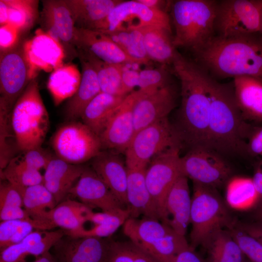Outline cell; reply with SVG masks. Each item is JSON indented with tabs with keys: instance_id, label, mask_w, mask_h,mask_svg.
Listing matches in <instances>:
<instances>
[{
	"instance_id": "cell-14",
	"label": "cell",
	"mask_w": 262,
	"mask_h": 262,
	"mask_svg": "<svg viewBox=\"0 0 262 262\" xmlns=\"http://www.w3.org/2000/svg\"><path fill=\"white\" fill-rule=\"evenodd\" d=\"M180 148L173 147L160 153L146 169L147 186L161 221L164 217L166 196L176 180L182 175L179 154Z\"/></svg>"
},
{
	"instance_id": "cell-37",
	"label": "cell",
	"mask_w": 262,
	"mask_h": 262,
	"mask_svg": "<svg viewBox=\"0 0 262 262\" xmlns=\"http://www.w3.org/2000/svg\"><path fill=\"white\" fill-rule=\"evenodd\" d=\"M226 185V201L232 209L248 210L259 203V194L252 178L232 176Z\"/></svg>"
},
{
	"instance_id": "cell-1",
	"label": "cell",
	"mask_w": 262,
	"mask_h": 262,
	"mask_svg": "<svg viewBox=\"0 0 262 262\" xmlns=\"http://www.w3.org/2000/svg\"><path fill=\"white\" fill-rule=\"evenodd\" d=\"M180 81L181 105L175 126L182 144L190 148L209 147L208 129L213 76L194 60L177 51L171 65Z\"/></svg>"
},
{
	"instance_id": "cell-28",
	"label": "cell",
	"mask_w": 262,
	"mask_h": 262,
	"mask_svg": "<svg viewBox=\"0 0 262 262\" xmlns=\"http://www.w3.org/2000/svg\"><path fill=\"white\" fill-rule=\"evenodd\" d=\"M78 53L82 66L81 81L78 90L70 98L65 109L66 116L71 120L81 118L87 105L101 92L95 69L81 53Z\"/></svg>"
},
{
	"instance_id": "cell-25",
	"label": "cell",
	"mask_w": 262,
	"mask_h": 262,
	"mask_svg": "<svg viewBox=\"0 0 262 262\" xmlns=\"http://www.w3.org/2000/svg\"><path fill=\"white\" fill-rule=\"evenodd\" d=\"M63 236L60 229L33 231L20 242L0 251V262H25L28 255L37 258L49 251Z\"/></svg>"
},
{
	"instance_id": "cell-44",
	"label": "cell",
	"mask_w": 262,
	"mask_h": 262,
	"mask_svg": "<svg viewBox=\"0 0 262 262\" xmlns=\"http://www.w3.org/2000/svg\"><path fill=\"white\" fill-rule=\"evenodd\" d=\"M34 229L29 222L21 220L1 221L0 250L22 241Z\"/></svg>"
},
{
	"instance_id": "cell-41",
	"label": "cell",
	"mask_w": 262,
	"mask_h": 262,
	"mask_svg": "<svg viewBox=\"0 0 262 262\" xmlns=\"http://www.w3.org/2000/svg\"><path fill=\"white\" fill-rule=\"evenodd\" d=\"M108 262H158L130 240H112Z\"/></svg>"
},
{
	"instance_id": "cell-59",
	"label": "cell",
	"mask_w": 262,
	"mask_h": 262,
	"mask_svg": "<svg viewBox=\"0 0 262 262\" xmlns=\"http://www.w3.org/2000/svg\"><path fill=\"white\" fill-rule=\"evenodd\" d=\"M245 262H251V261H250V260H248V261H247V260H246Z\"/></svg>"
},
{
	"instance_id": "cell-32",
	"label": "cell",
	"mask_w": 262,
	"mask_h": 262,
	"mask_svg": "<svg viewBox=\"0 0 262 262\" xmlns=\"http://www.w3.org/2000/svg\"><path fill=\"white\" fill-rule=\"evenodd\" d=\"M22 196L23 207L33 221L35 229H50L47 222L48 214L57 205L53 195L44 184L26 188Z\"/></svg>"
},
{
	"instance_id": "cell-38",
	"label": "cell",
	"mask_w": 262,
	"mask_h": 262,
	"mask_svg": "<svg viewBox=\"0 0 262 262\" xmlns=\"http://www.w3.org/2000/svg\"><path fill=\"white\" fill-rule=\"evenodd\" d=\"M206 262H245V255L229 229L216 232L204 248Z\"/></svg>"
},
{
	"instance_id": "cell-6",
	"label": "cell",
	"mask_w": 262,
	"mask_h": 262,
	"mask_svg": "<svg viewBox=\"0 0 262 262\" xmlns=\"http://www.w3.org/2000/svg\"><path fill=\"white\" fill-rule=\"evenodd\" d=\"M237 221L216 188L193 182L190 222L191 248L199 246L204 248L216 232L233 228Z\"/></svg>"
},
{
	"instance_id": "cell-16",
	"label": "cell",
	"mask_w": 262,
	"mask_h": 262,
	"mask_svg": "<svg viewBox=\"0 0 262 262\" xmlns=\"http://www.w3.org/2000/svg\"><path fill=\"white\" fill-rule=\"evenodd\" d=\"M41 22L44 30L63 47L66 58L78 56L75 43L76 26L66 0H43Z\"/></svg>"
},
{
	"instance_id": "cell-19",
	"label": "cell",
	"mask_w": 262,
	"mask_h": 262,
	"mask_svg": "<svg viewBox=\"0 0 262 262\" xmlns=\"http://www.w3.org/2000/svg\"><path fill=\"white\" fill-rule=\"evenodd\" d=\"M139 90L133 109L135 133L167 117L176 105V93L171 83L152 91Z\"/></svg>"
},
{
	"instance_id": "cell-11",
	"label": "cell",
	"mask_w": 262,
	"mask_h": 262,
	"mask_svg": "<svg viewBox=\"0 0 262 262\" xmlns=\"http://www.w3.org/2000/svg\"><path fill=\"white\" fill-rule=\"evenodd\" d=\"M24 42L20 40L14 48L0 52V104L10 111L38 72L28 59Z\"/></svg>"
},
{
	"instance_id": "cell-40",
	"label": "cell",
	"mask_w": 262,
	"mask_h": 262,
	"mask_svg": "<svg viewBox=\"0 0 262 262\" xmlns=\"http://www.w3.org/2000/svg\"><path fill=\"white\" fill-rule=\"evenodd\" d=\"M105 34V33H104ZM136 64H149L145 47L143 35L140 30L106 33Z\"/></svg>"
},
{
	"instance_id": "cell-18",
	"label": "cell",
	"mask_w": 262,
	"mask_h": 262,
	"mask_svg": "<svg viewBox=\"0 0 262 262\" xmlns=\"http://www.w3.org/2000/svg\"><path fill=\"white\" fill-rule=\"evenodd\" d=\"M69 194L89 208H99L103 212L116 214L127 209L90 167L85 166Z\"/></svg>"
},
{
	"instance_id": "cell-29",
	"label": "cell",
	"mask_w": 262,
	"mask_h": 262,
	"mask_svg": "<svg viewBox=\"0 0 262 262\" xmlns=\"http://www.w3.org/2000/svg\"><path fill=\"white\" fill-rule=\"evenodd\" d=\"M120 0H66L77 28L93 30L102 22Z\"/></svg>"
},
{
	"instance_id": "cell-35",
	"label": "cell",
	"mask_w": 262,
	"mask_h": 262,
	"mask_svg": "<svg viewBox=\"0 0 262 262\" xmlns=\"http://www.w3.org/2000/svg\"><path fill=\"white\" fill-rule=\"evenodd\" d=\"M91 210L82 202L64 200L49 212L48 224L50 229L60 227L66 230H75L83 226Z\"/></svg>"
},
{
	"instance_id": "cell-31",
	"label": "cell",
	"mask_w": 262,
	"mask_h": 262,
	"mask_svg": "<svg viewBox=\"0 0 262 262\" xmlns=\"http://www.w3.org/2000/svg\"><path fill=\"white\" fill-rule=\"evenodd\" d=\"M140 30L149 59L161 65H171L178 51L173 44L172 30L160 26H148Z\"/></svg>"
},
{
	"instance_id": "cell-33",
	"label": "cell",
	"mask_w": 262,
	"mask_h": 262,
	"mask_svg": "<svg viewBox=\"0 0 262 262\" xmlns=\"http://www.w3.org/2000/svg\"><path fill=\"white\" fill-rule=\"evenodd\" d=\"M38 0H0V25L10 24L21 33L33 25L38 16Z\"/></svg>"
},
{
	"instance_id": "cell-5",
	"label": "cell",
	"mask_w": 262,
	"mask_h": 262,
	"mask_svg": "<svg viewBox=\"0 0 262 262\" xmlns=\"http://www.w3.org/2000/svg\"><path fill=\"white\" fill-rule=\"evenodd\" d=\"M10 121L18 150L25 152L41 147L49 131V118L36 78L16 101Z\"/></svg>"
},
{
	"instance_id": "cell-49",
	"label": "cell",
	"mask_w": 262,
	"mask_h": 262,
	"mask_svg": "<svg viewBox=\"0 0 262 262\" xmlns=\"http://www.w3.org/2000/svg\"><path fill=\"white\" fill-rule=\"evenodd\" d=\"M20 32L12 25L7 23L0 26V52L16 46L20 41Z\"/></svg>"
},
{
	"instance_id": "cell-36",
	"label": "cell",
	"mask_w": 262,
	"mask_h": 262,
	"mask_svg": "<svg viewBox=\"0 0 262 262\" xmlns=\"http://www.w3.org/2000/svg\"><path fill=\"white\" fill-rule=\"evenodd\" d=\"M95 69L101 92L118 96H127L124 91L122 74L125 65L105 62L91 53L78 49ZM129 95V94H128Z\"/></svg>"
},
{
	"instance_id": "cell-2",
	"label": "cell",
	"mask_w": 262,
	"mask_h": 262,
	"mask_svg": "<svg viewBox=\"0 0 262 262\" xmlns=\"http://www.w3.org/2000/svg\"><path fill=\"white\" fill-rule=\"evenodd\" d=\"M214 78L246 76L262 82V33L222 37L214 35L192 54Z\"/></svg>"
},
{
	"instance_id": "cell-54",
	"label": "cell",
	"mask_w": 262,
	"mask_h": 262,
	"mask_svg": "<svg viewBox=\"0 0 262 262\" xmlns=\"http://www.w3.org/2000/svg\"><path fill=\"white\" fill-rule=\"evenodd\" d=\"M175 262H205L201 257L190 247L176 257Z\"/></svg>"
},
{
	"instance_id": "cell-47",
	"label": "cell",
	"mask_w": 262,
	"mask_h": 262,
	"mask_svg": "<svg viewBox=\"0 0 262 262\" xmlns=\"http://www.w3.org/2000/svg\"><path fill=\"white\" fill-rule=\"evenodd\" d=\"M24 153L25 154L21 161L28 167L38 171L45 169L53 157L41 147Z\"/></svg>"
},
{
	"instance_id": "cell-51",
	"label": "cell",
	"mask_w": 262,
	"mask_h": 262,
	"mask_svg": "<svg viewBox=\"0 0 262 262\" xmlns=\"http://www.w3.org/2000/svg\"><path fill=\"white\" fill-rule=\"evenodd\" d=\"M1 221L21 220L30 222L34 228V223L22 207L16 206H5L0 207Z\"/></svg>"
},
{
	"instance_id": "cell-43",
	"label": "cell",
	"mask_w": 262,
	"mask_h": 262,
	"mask_svg": "<svg viewBox=\"0 0 262 262\" xmlns=\"http://www.w3.org/2000/svg\"><path fill=\"white\" fill-rule=\"evenodd\" d=\"M11 111L4 106L0 104V170H3L14 159L16 147L13 146L12 143V137L15 136L11 125Z\"/></svg>"
},
{
	"instance_id": "cell-57",
	"label": "cell",
	"mask_w": 262,
	"mask_h": 262,
	"mask_svg": "<svg viewBox=\"0 0 262 262\" xmlns=\"http://www.w3.org/2000/svg\"><path fill=\"white\" fill-rule=\"evenodd\" d=\"M33 262H56L50 251L47 252L36 258Z\"/></svg>"
},
{
	"instance_id": "cell-9",
	"label": "cell",
	"mask_w": 262,
	"mask_h": 262,
	"mask_svg": "<svg viewBox=\"0 0 262 262\" xmlns=\"http://www.w3.org/2000/svg\"><path fill=\"white\" fill-rule=\"evenodd\" d=\"M262 0H217L215 35L230 37L261 33Z\"/></svg>"
},
{
	"instance_id": "cell-30",
	"label": "cell",
	"mask_w": 262,
	"mask_h": 262,
	"mask_svg": "<svg viewBox=\"0 0 262 262\" xmlns=\"http://www.w3.org/2000/svg\"><path fill=\"white\" fill-rule=\"evenodd\" d=\"M128 95H114L101 92L84 109L81 117L82 122L99 137Z\"/></svg>"
},
{
	"instance_id": "cell-34",
	"label": "cell",
	"mask_w": 262,
	"mask_h": 262,
	"mask_svg": "<svg viewBox=\"0 0 262 262\" xmlns=\"http://www.w3.org/2000/svg\"><path fill=\"white\" fill-rule=\"evenodd\" d=\"M81 78L82 74L77 67L72 64L63 65L52 72L47 87L55 105L70 98L75 94Z\"/></svg>"
},
{
	"instance_id": "cell-23",
	"label": "cell",
	"mask_w": 262,
	"mask_h": 262,
	"mask_svg": "<svg viewBox=\"0 0 262 262\" xmlns=\"http://www.w3.org/2000/svg\"><path fill=\"white\" fill-rule=\"evenodd\" d=\"M75 43L77 49L89 52L101 60L113 64H136L106 34L100 32L76 27Z\"/></svg>"
},
{
	"instance_id": "cell-52",
	"label": "cell",
	"mask_w": 262,
	"mask_h": 262,
	"mask_svg": "<svg viewBox=\"0 0 262 262\" xmlns=\"http://www.w3.org/2000/svg\"><path fill=\"white\" fill-rule=\"evenodd\" d=\"M124 66L122 74V81L124 93L128 95L132 92L133 88L138 86L139 80V71L126 69Z\"/></svg>"
},
{
	"instance_id": "cell-7",
	"label": "cell",
	"mask_w": 262,
	"mask_h": 262,
	"mask_svg": "<svg viewBox=\"0 0 262 262\" xmlns=\"http://www.w3.org/2000/svg\"><path fill=\"white\" fill-rule=\"evenodd\" d=\"M124 234L158 262H175L190 247L185 236L158 219L129 217L123 225Z\"/></svg>"
},
{
	"instance_id": "cell-39",
	"label": "cell",
	"mask_w": 262,
	"mask_h": 262,
	"mask_svg": "<svg viewBox=\"0 0 262 262\" xmlns=\"http://www.w3.org/2000/svg\"><path fill=\"white\" fill-rule=\"evenodd\" d=\"M0 177L14 186L22 194L30 186L43 183V176L39 171L31 168L21 161L12 159L0 171Z\"/></svg>"
},
{
	"instance_id": "cell-46",
	"label": "cell",
	"mask_w": 262,
	"mask_h": 262,
	"mask_svg": "<svg viewBox=\"0 0 262 262\" xmlns=\"http://www.w3.org/2000/svg\"><path fill=\"white\" fill-rule=\"evenodd\" d=\"M245 256L252 262H262V244L235 226L229 229Z\"/></svg>"
},
{
	"instance_id": "cell-21",
	"label": "cell",
	"mask_w": 262,
	"mask_h": 262,
	"mask_svg": "<svg viewBox=\"0 0 262 262\" xmlns=\"http://www.w3.org/2000/svg\"><path fill=\"white\" fill-rule=\"evenodd\" d=\"M191 204L188 178L180 176L166 196L162 222L178 233L185 236L190 222Z\"/></svg>"
},
{
	"instance_id": "cell-22",
	"label": "cell",
	"mask_w": 262,
	"mask_h": 262,
	"mask_svg": "<svg viewBox=\"0 0 262 262\" xmlns=\"http://www.w3.org/2000/svg\"><path fill=\"white\" fill-rule=\"evenodd\" d=\"M24 47L30 62L37 71H53L63 65L66 58L60 43L42 29L37 30L31 39L25 41Z\"/></svg>"
},
{
	"instance_id": "cell-17",
	"label": "cell",
	"mask_w": 262,
	"mask_h": 262,
	"mask_svg": "<svg viewBox=\"0 0 262 262\" xmlns=\"http://www.w3.org/2000/svg\"><path fill=\"white\" fill-rule=\"evenodd\" d=\"M140 93H130L111 118L99 135L102 149L125 153L135 133L133 109Z\"/></svg>"
},
{
	"instance_id": "cell-8",
	"label": "cell",
	"mask_w": 262,
	"mask_h": 262,
	"mask_svg": "<svg viewBox=\"0 0 262 262\" xmlns=\"http://www.w3.org/2000/svg\"><path fill=\"white\" fill-rule=\"evenodd\" d=\"M182 146L175 126L164 118L135 133L125 152L126 165L128 169H146L160 153Z\"/></svg>"
},
{
	"instance_id": "cell-12",
	"label": "cell",
	"mask_w": 262,
	"mask_h": 262,
	"mask_svg": "<svg viewBox=\"0 0 262 262\" xmlns=\"http://www.w3.org/2000/svg\"><path fill=\"white\" fill-rule=\"evenodd\" d=\"M182 175L194 183L215 188L226 184L232 176L229 164L215 150L205 146L190 149L180 157Z\"/></svg>"
},
{
	"instance_id": "cell-56",
	"label": "cell",
	"mask_w": 262,
	"mask_h": 262,
	"mask_svg": "<svg viewBox=\"0 0 262 262\" xmlns=\"http://www.w3.org/2000/svg\"><path fill=\"white\" fill-rule=\"evenodd\" d=\"M145 6L152 9L166 12V8H169L171 1L161 0H138Z\"/></svg>"
},
{
	"instance_id": "cell-60",
	"label": "cell",
	"mask_w": 262,
	"mask_h": 262,
	"mask_svg": "<svg viewBox=\"0 0 262 262\" xmlns=\"http://www.w3.org/2000/svg\"><path fill=\"white\" fill-rule=\"evenodd\" d=\"M261 33H262V32H261Z\"/></svg>"
},
{
	"instance_id": "cell-45",
	"label": "cell",
	"mask_w": 262,
	"mask_h": 262,
	"mask_svg": "<svg viewBox=\"0 0 262 262\" xmlns=\"http://www.w3.org/2000/svg\"><path fill=\"white\" fill-rule=\"evenodd\" d=\"M170 72L166 65L139 71V89L152 91L171 83Z\"/></svg>"
},
{
	"instance_id": "cell-15",
	"label": "cell",
	"mask_w": 262,
	"mask_h": 262,
	"mask_svg": "<svg viewBox=\"0 0 262 262\" xmlns=\"http://www.w3.org/2000/svg\"><path fill=\"white\" fill-rule=\"evenodd\" d=\"M112 240L65 234L50 251L56 262H108Z\"/></svg>"
},
{
	"instance_id": "cell-13",
	"label": "cell",
	"mask_w": 262,
	"mask_h": 262,
	"mask_svg": "<svg viewBox=\"0 0 262 262\" xmlns=\"http://www.w3.org/2000/svg\"><path fill=\"white\" fill-rule=\"evenodd\" d=\"M170 21L166 12L148 8L138 0H121L94 30L106 34L140 30L148 26L171 30Z\"/></svg>"
},
{
	"instance_id": "cell-24",
	"label": "cell",
	"mask_w": 262,
	"mask_h": 262,
	"mask_svg": "<svg viewBox=\"0 0 262 262\" xmlns=\"http://www.w3.org/2000/svg\"><path fill=\"white\" fill-rule=\"evenodd\" d=\"M82 164L68 163L52 157L45 169L43 184L53 195L56 205L63 201L85 169Z\"/></svg>"
},
{
	"instance_id": "cell-4",
	"label": "cell",
	"mask_w": 262,
	"mask_h": 262,
	"mask_svg": "<svg viewBox=\"0 0 262 262\" xmlns=\"http://www.w3.org/2000/svg\"><path fill=\"white\" fill-rule=\"evenodd\" d=\"M217 0H177L170 6L175 33L173 44L193 54L215 35L214 22Z\"/></svg>"
},
{
	"instance_id": "cell-50",
	"label": "cell",
	"mask_w": 262,
	"mask_h": 262,
	"mask_svg": "<svg viewBox=\"0 0 262 262\" xmlns=\"http://www.w3.org/2000/svg\"><path fill=\"white\" fill-rule=\"evenodd\" d=\"M246 153L262 157V126L252 125L246 140Z\"/></svg>"
},
{
	"instance_id": "cell-58",
	"label": "cell",
	"mask_w": 262,
	"mask_h": 262,
	"mask_svg": "<svg viewBox=\"0 0 262 262\" xmlns=\"http://www.w3.org/2000/svg\"><path fill=\"white\" fill-rule=\"evenodd\" d=\"M255 216L257 220H262V203L259 204Z\"/></svg>"
},
{
	"instance_id": "cell-27",
	"label": "cell",
	"mask_w": 262,
	"mask_h": 262,
	"mask_svg": "<svg viewBox=\"0 0 262 262\" xmlns=\"http://www.w3.org/2000/svg\"><path fill=\"white\" fill-rule=\"evenodd\" d=\"M235 100L246 121L262 122V82L242 76L233 79Z\"/></svg>"
},
{
	"instance_id": "cell-42",
	"label": "cell",
	"mask_w": 262,
	"mask_h": 262,
	"mask_svg": "<svg viewBox=\"0 0 262 262\" xmlns=\"http://www.w3.org/2000/svg\"><path fill=\"white\" fill-rule=\"evenodd\" d=\"M130 217V212L126 209L112 221L102 224L91 225L72 230H65V234L73 237H96L108 238L113 235Z\"/></svg>"
},
{
	"instance_id": "cell-55",
	"label": "cell",
	"mask_w": 262,
	"mask_h": 262,
	"mask_svg": "<svg viewBox=\"0 0 262 262\" xmlns=\"http://www.w3.org/2000/svg\"><path fill=\"white\" fill-rule=\"evenodd\" d=\"M253 183L259 194V204L262 203V158L256 163L253 176L252 177Z\"/></svg>"
},
{
	"instance_id": "cell-26",
	"label": "cell",
	"mask_w": 262,
	"mask_h": 262,
	"mask_svg": "<svg viewBox=\"0 0 262 262\" xmlns=\"http://www.w3.org/2000/svg\"><path fill=\"white\" fill-rule=\"evenodd\" d=\"M145 171L146 169H128L126 194L130 217L137 218L143 215L160 220L147 186Z\"/></svg>"
},
{
	"instance_id": "cell-20",
	"label": "cell",
	"mask_w": 262,
	"mask_h": 262,
	"mask_svg": "<svg viewBox=\"0 0 262 262\" xmlns=\"http://www.w3.org/2000/svg\"><path fill=\"white\" fill-rule=\"evenodd\" d=\"M118 153L101 150L91 160V168L127 208L128 168Z\"/></svg>"
},
{
	"instance_id": "cell-53",
	"label": "cell",
	"mask_w": 262,
	"mask_h": 262,
	"mask_svg": "<svg viewBox=\"0 0 262 262\" xmlns=\"http://www.w3.org/2000/svg\"><path fill=\"white\" fill-rule=\"evenodd\" d=\"M235 226L262 244V220H257L253 222H241L237 221Z\"/></svg>"
},
{
	"instance_id": "cell-48",
	"label": "cell",
	"mask_w": 262,
	"mask_h": 262,
	"mask_svg": "<svg viewBox=\"0 0 262 262\" xmlns=\"http://www.w3.org/2000/svg\"><path fill=\"white\" fill-rule=\"evenodd\" d=\"M5 206L23 207L21 195L7 180L1 182L0 185V207Z\"/></svg>"
},
{
	"instance_id": "cell-10",
	"label": "cell",
	"mask_w": 262,
	"mask_h": 262,
	"mask_svg": "<svg viewBox=\"0 0 262 262\" xmlns=\"http://www.w3.org/2000/svg\"><path fill=\"white\" fill-rule=\"evenodd\" d=\"M51 144L57 157L74 164L91 160L102 149L99 136L83 122L76 121L60 127Z\"/></svg>"
},
{
	"instance_id": "cell-3",
	"label": "cell",
	"mask_w": 262,
	"mask_h": 262,
	"mask_svg": "<svg viewBox=\"0 0 262 262\" xmlns=\"http://www.w3.org/2000/svg\"><path fill=\"white\" fill-rule=\"evenodd\" d=\"M209 147L217 152L246 153V140L252 125L243 117L237 104L233 81L221 83L213 77L210 84Z\"/></svg>"
}]
</instances>
